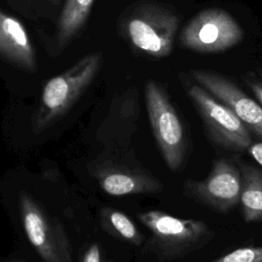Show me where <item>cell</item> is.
Returning <instances> with one entry per match:
<instances>
[{
	"label": "cell",
	"instance_id": "obj_7",
	"mask_svg": "<svg viewBox=\"0 0 262 262\" xmlns=\"http://www.w3.org/2000/svg\"><path fill=\"white\" fill-rule=\"evenodd\" d=\"M185 194L218 213H228L239 204L242 174L229 160L221 158L213 162L208 176L203 180H186Z\"/></svg>",
	"mask_w": 262,
	"mask_h": 262
},
{
	"label": "cell",
	"instance_id": "obj_1",
	"mask_svg": "<svg viewBox=\"0 0 262 262\" xmlns=\"http://www.w3.org/2000/svg\"><path fill=\"white\" fill-rule=\"evenodd\" d=\"M179 24V16L172 10L156 4H142L123 17L121 29L134 48L162 58L172 52Z\"/></svg>",
	"mask_w": 262,
	"mask_h": 262
},
{
	"label": "cell",
	"instance_id": "obj_4",
	"mask_svg": "<svg viewBox=\"0 0 262 262\" xmlns=\"http://www.w3.org/2000/svg\"><path fill=\"white\" fill-rule=\"evenodd\" d=\"M144 94L150 127L162 157L171 171H178L185 161L188 147L182 121L158 83L148 81Z\"/></svg>",
	"mask_w": 262,
	"mask_h": 262
},
{
	"label": "cell",
	"instance_id": "obj_2",
	"mask_svg": "<svg viewBox=\"0 0 262 262\" xmlns=\"http://www.w3.org/2000/svg\"><path fill=\"white\" fill-rule=\"evenodd\" d=\"M101 60L100 53L87 54L45 84L34 124L37 132L47 128L76 102L96 76Z\"/></svg>",
	"mask_w": 262,
	"mask_h": 262
},
{
	"label": "cell",
	"instance_id": "obj_9",
	"mask_svg": "<svg viewBox=\"0 0 262 262\" xmlns=\"http://www.w3.org/2000/svg\"><path fill=\"white\" fill-rule=\"evenodd\" d=\"M195 82L230 107L245 126L262 141V105L225 76L208 70L190 72Z\"/></svg>",
	"mask_w": 262,
	"mask_h": 262
},
{
	"label": "cell",
	"instance_id": "obj_16",
	"mask_svg": "<svg viewBox=\"0 0 262 262\" xmlns=\"http://www.w3.org/2000/svg\"><path fill=\"white\" fill-rule=\"evenodd\" d=\"M81 262H100V250L97 244H92L87 249Z\"/></svg>",
	"mask_w": 262,
	"mask_h": 262
},
{
	"label": "cell",
	"instance_id": "obj_6",
	"mask_svg": "<svg viewBox=\"0 0 262 262\" xmlns=\"http://www.w3.org/2000/svg\"><path fill=\"white\" fill-rule=\"evenodd\" d=\"M243 36L244 32L232 15L214 7L196 13L181 30L179 41L189 50L216 53L235 46Z\"/></svg>",
	"mask_w": 262,
	"mask_h": 262
},
{
	"label": "cell",
	"instance_id": "obj_17",
	"mask_svg": "<svg viewBox=\"0 0 262 262\" xmlns=\"http://www.w3.org/2000/svg\"><path fill=\"white\" fill-rule=\"evenodd\" d=\"M247 150L249 155L262 167V141L252 142Z\"/></svg>",
	"mask_w": 262,
	"mask_h": 262
},
{
	"label": "cell",
	"instance_id": "obj_18",
	"mask_svg": "<svg viewBox=\"0 0 262 262\" xmlns=\"http://www.w3.org/2000/svg\"><path fill=\"white\" fill-rule=\"evenodd\" d=\"M246 82L249 85L250 89L253 91L259 103L262 105V83L256 80H249V79H247Z\"/></svg>",
	"mask_w": 262,
	"mask_h": 262
},
{
	"label": "cell",
	"instance_id": "obj_3",
	"mask_svg": "<svg viewBox=\"0 0 262 262\" xmlns=\"http://www.w3.org/2000/svg\"><path fill=\"white\" fill-rule=\"evenodd\" d=\"M138 219L150 230L157 252L170 259L200 250L214 236L212 228L198 219L178 218L157 210L140 213Z\"/></svg>",
	"mask_w": 262,
	"mask_h": 262
},
{
	"label": "cell",
	"instance_id": "obj_10",
	"mask_svg": "<svg viewBox=\"0 0 262 262\" xmlns=\"http://www.w3.org/2000/svg\"><path fill=\"white\" fill-rule=\"evenodd\" d=\"M0 56L30 72L36 71V55L24 25L0 10Z\"/></svg>",
	"mask_w": 262,
	"mask_h": 262
},
{
	"label": "cell",
	"instance_id": "obj_15",
	"mask_svg": "<svg viewBox=\"0 0 262 262\" xmlns=\"http://www.w3.org/2000/svg\"><path fill=\"white\" fill-rule=\"evenodd\" d=\"M212 262H262V246L238 248Z\"/></svg>",
	"mask_w": 262,
	"mask_h": 262
},
{
	"label": "cell",
	"instance_id": "obj_8",
	"mask_svg": "<svg viewBox=\"0 0 262 262\" xmlns=\"http://www.w3.org/2000/svg\"><path fill=\"white\" fill-rule=\"evenodd\" d=\"M26 234L44 262H71V248L61 225L49 217L26 192L19 194Z\"/></svg>",
	"mask_w": 262,
	"mask_h": 262
},
{
	"label": "cell",
	"instance_id": "obj_12",
	"mask_svg": "<svg viewBox=\"0 0 262 262\" xmlns=\"http://www.w3.org/2000/svg\"><path fill=\"white\" fill-rule=\"evenodd\" d=\"M242 192L239 204L246 222L262 221V169L241 164Z\"/></svg>",
	"mask_w": 262,
	"mask_h": 262
},
{
	"label": "cell",
	"instance_id": "obj_11",
	"mask_svg": "<svg viewBox=\"0 0 262 262\" xmlns=\"http://www.w3.org/2000/svg\"><path fill=\"white\" fill-rule=\"evenodd\" d=\"M99 184L107 194L115 196L156 193L163 188L162 183L150 175L125 171H110L102 174Z\"/></svg>",
	"mask_w": 262,
	"mask_h": 262
},
{
	"label": "cell",
	"instance_id": "obj_5",
	"mask_svg": "<svg viewBox=\"0 0 262 262\" xmlns=\"http://www.w3.org/2000/svg\"><path fill=\"white\" fill-rule=\"evenodd\" d=\"M187 94L213 143L232 151H242L250 146L253 142L251 132L230 107L198 83L189 86Z\"/></svg>",
	"mask_w": 262,
	"mask_h": 262
},
{
	"label": "cell",
	"instance_id": "obj_14",
	"mask_svg": "<svg viewBox=\"0 0 262 262\" xmlns=\"http://www.w3.org/2000/svg\"><path fill=\"white\" fill-rule=\"evenodd\" d=\"M104 218L106 219L108 226L125 241L135 245H140L142 243V235L127 215L115 210H105Z\"/></svg>",
	"mask_w": 262,
	"mask_h": 262
},
{
	"label": "cell",
	"instance_id": "obj_13",
	"mask_svg": "<svg viewBox=\"0 0 262 262\" xmlns=\"http://www.w3.org/2000/svg\"><path fill=\"white\" fill-rule=\"evenodd\" d=\"M94 0H67L57 24V41L64 46L83 28Z\"/></svg>",
	"mask_w": 262,
	"mask_h": 262
}]
</instances>
